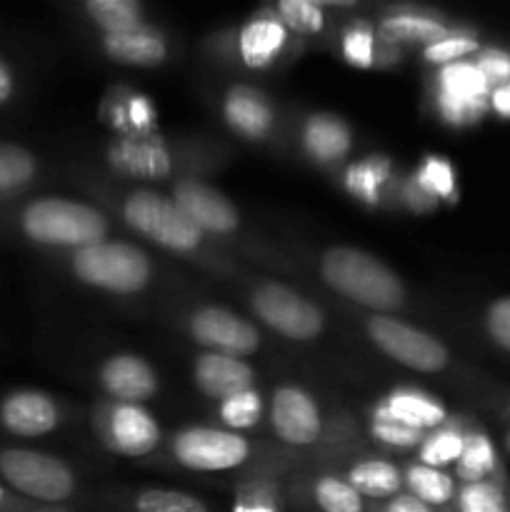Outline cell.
Listing matches in <instances>:
<instances>
[{"label":"cell","mask_w":510,"mask_h":512,"mask_svg":"<svg viewBox=\"0 0 510 512\" xmlns=\"http://www.w3.org/2000/svg\"><path fill=\"white\" fill-rule=\"evenodd\" d=\"M320 275L335 293L370 310H398L405 288L398 275L375 255L358 248H333L320 260Z\"/></svg>","instance_id":"obj_1"},{"label":"cell","mask_w":510,"mask_h":512,"mask_svg":"<svg viewBox=\"0 0 510 512\" xmlns=\"http://www.w3.org/2000/svg\"><path fill=\"white\" fill-rule=\"evenodd\" d=\"M20 228L25 238L40 245L58 248H88L103 243L108 233V220L100 210L68 198L33 200L20 215Z\"/></svg>","instance_id":"obj_2"},{"label":"cell","mask_w":510,"mask_h":512,"mask_svg":"<svg viewBox=\"0 0 510 512\" xmlns=\"http://www.w3.org/2000/svg\"><path fill=\"white\" fill-rule=\"evenodd\" d=\"M73 273L85 285L118 295L140 293L150 283V258L128 243H95L75 250Z\"/></svg>","instance_id":"obj_3"},{"label":"cell","mask_w":510,"mask_h":512,"mask_svg":"<svg viewBox=\"0 0 510 512\" xmlns=\"http://www.w3.org/2000/svg\"><path fill=\"white\" fill-rule=\"evenodd\" d=\"M0 480L40 503H65L75 493V475L63 460L28 448L0 450Z\"/></svg>","instance_id":"obj_4"},{"label":"cell","mask_w":510,"mask_h":512,"mask_svg":"<svg viewBox=\"0 0 510 512\" xmlns=\"http://www.w3.org/2000/svg\"><path fill=\"white\" fill-rule=\"evenodd\" d=\"M123 215L130 228L168 250L188 253L203 240V230L178 208V203L153 190H135L133 195H128Z\"/></svg>","instance_id":"obj_5"},{"label":"cell","mask_w":510,"mask_h":512,"mask_svg":"<svg viewBox=\"0 0 510 512\" xmlns=\"http://www.w3.org/2000/svg\"><path fill=\"white\" fill-rule=\"evenodd\" d=\"M368 335L388 358L418 373H440L450 360L448 348L438 338L390 315H373Z\"/></svg>","instance_id":"obj_6"},{"label":"cell","mask_w":510,"mask_h":512,"mask_svg":"<svg viewBox=\"0 0 510 512\" xmlns=\"http://www.w3.org/2000/svg\"><path fill=\"white\" fill-rule=\"evenodd\" d=\"M253 310L265 325L290 340H313L323 330V310L285 285H260L253 293Z\"/></svg>","instance_id":"obj_7"},{"label":"cell","mask_w":510,"mask_h":512,"mask_svg":"<svg viewBox=\"0 0 510 512\" xmlns=\"http://www.w3.org/2000/svg\"><path fill=\"white\" fill-rule=\"evenodd\" d=\"M175 460L198 473H220L248 460V440L238 433L215 428H188L173 438Z\"/></svg>","instance_id":"obj_8"},{"label":"cell","mask_w":510,"mask_h":512,"mask_svg":"<svg viewBox=\"0 0 510 512\" xmlns=\"http://www.w3.org/2000/svg\"><path fill=\"white\" fill-rule=\"evenodd\" d=\"M190 333L205 348L218 350L220 355H250L258 350L260 335L248 320L225 308H203L190 318Z\"/></svg>","instance_id":"obj_9"},{"label":"cell","mask_w":510,"mask_h":512,"mask_svg":"<svg viewBox=\"0 0 510 512\" xmlns=\"http://www.w3.org/2000/svg\"><path fill=\"white\" fill-rule=\"evenodd\" d=\"M173 200L203 233L205 230L218 235L233 233L240 223V215L235 210V205L220 190L198 183V180H183L175 188Z\"/></svg>","instance_id":"obj_10"},{"label":"cell","mask_w":510,"mask_h":512,"mask_svg":"<svg viewBox=\"0 0 510 512\" xmlns=\"http://www.w3.org/2000/svg\"><path fill=\"white\" fill-rule=\"evenodd\" d=\"M58 405L38 390H15L0 403V425L18 438H40L58 428Z\"/></svg>","instance_id":"obj_11"},{"label":"cell","mask_w":510,"mask_h":512,"mask_svg":"<svg viewBox=\"0 0 510 512\" xmlns=\"http://www.w3.org/2000/svg\"><path fill=\"white\" fill-rule=\"evenodd\" d=\"M273 430L290 445H310L320 435V413L315 400L300 388H280L270 408Z\"/></svg>","instance_id":"obj_12"},{"label":"cell","mask_w":510,"mask_h":512,"mask_svg":"<svg viewBox=\"0 0 510 512\" xmlns=\"http://www.w3.org/2000/svg\"><path fill=\"white\" fill-rule=\"evenodd\" d=\"M100 383L120 403L138 405L158 390L153 368L138 355H113L100 370Z\"/></svg>","instance_id":"obj_13"},{"label":"cell","mask_w":510,"mask_h":512,"mask_svg":"<svg viewBox=\"0 0 510 512\" xmlns=\"http://www.w3.org/2000/svg\"><path fill=\"white\" fill-rule=\"evenodd\" d=\"M108 440L118 453L138 458V455H148L158 445L160 430L148 410L140 405L120 403L118 408L110 410Z\"/></svg>","instance_id":"obj_14"},{"label":"cell","mask_w":510,"mask_h":512,"mask_svg":"<svg viewBox=\"0 0 510 512\" xmlns=\"http://www.w3.org/2000/svg\"><path fill=\"white\" fill-rule=\"evenodd\" d=\"M253 380V370L243 360L230 355L205 353L195 363V383L208 398L228 400L245 390H253Z\"/></svg>","instance_id":"obj_15"},{"label":"cell","mask_w":510,"mask_h":512,"mask_svg":"<svg viewBox=\"0 0 510 512\" xmlns=\"http://www.w3.org/2000/svg\"><path fill=\"white\" fill-rule=\"evenodd\" d=\"M305 150L320 163L343 158L350 150V130L335 115H313L303 133Z\"/></svg>","instance_id":"obj_16"},{"label":"cell","mask_w":510,"mask_h":512,"mask_svg":"<svg viewBox=\"0 0 510 512\" xmlns=\"http://www.w3.org/2000/svg\"><path fill=\"white\" fill-rule=\"evenodd\" d=\"M103 48L110 58L128 65H158L163 63L165 55H168L163 38L148 33V30L105 35Z\"/></svg>","instance_id":"obj_17"},{"label":"cell","mask_w":510,"mask_h":512,"mask_svg":"<svg viewBox=\"0 0 510 512\" xmlns=\"http://www.w3.org/2000/svg\"><path fill=\"white\" fill-rule=\"evenodd\" d=\"M285 45V28L275 18H258L240 33V55L250 68H265Z\"/></svg>","instance_id":"obj_18"},{"label":"cell","mask_w":510,"mask_h":512,"mask_svg":"<svg viewBox=\"0 0 510 512\" xmlns=\"http://www.w3.org/2000/svg\"><path fill=\"white\" fill-rule=\"evenodd\" d=\"M385 408H388V413L395 420H400V423L410 425L415 430L438 428L445 420L443 405L435 403L428 395L415 393V390H398V393L390 395Z\"/></svg>","instance_id":"obj_19"},{"label":"cell","mask_w":510,"mask_h":512,"mask_svg":"<svg viewBox=\"0 0 510 512\" xmlns=\"http://www.w3.org/2000/svg\"><path fill=\"white\" fill-rule=\"evenodd\" d=\"M225 115H228V123L248 138H260L268 133L273 123L268 105L250 90H233L225 100Z\"/></svg>","instance_id":"obj_20"},{"label":"cell","mask_w":510,"mask_h":512,"mask_svg":"<svg viewBox=\"0 0 510 512\" xmlns=\"http://www.w3.org/2000/svg\"><path fill=\"white\" fill-rule=\"evenodd\" d=\"M348 483L365 498H393L400 490V473L395 465L385 460H365L358 463L348 475Z\"/></svg>","instance_id":"obj_21"},{"label":"cell","mask_w":510,"mask_h":512,"mask_svg":"<svg viewBox=\"0 0 510 512\" xmlns=\"http://www.w3.org/2000/svg\"><path fill=\"white\" fill-rule=\"evenodd\" d=\"M380 33L393 43H438L448 38V28L433 18L423 15H390L380 23Z\"/></svg>","instance_id":"obj_22"},{"label":"cell","mask_w":510,"mask_h":512,"mask_svg":"<svg viewBox=\"0 0 510 512\" xmlns=\"http://www.w3.org/2000/svg\"><path fill=\"white\" fill-rule=\"evenodd\" d=\"M85 10L105 30V35L140 30V5L133 0H90Z\"/></svg>","instance_id":"obj_23"},{"label":"cell","mask_w":510,"mask_h":512,"mask_svg":"<svg viewBox=\"0 0 510 512\" xmlns=\"http://www.w3.org/2000/svg\"><path fill=\"white\" fill-rule=\"evenodd\" d=\"M38 163L30 150L15 143H0V198L25 188L33 180Z\"/></svg>","instance_id":"obj_24"},{"label":"cell","mask_w":510,"mask_h":512,"mask_svg":"<svg viewBox=\"0 0 510 512\" xmlns=\"http://www.w3.org/2000/svg\"><path fill=\"white\" fill-rule=\"evenodd\" d=\"M440 93L455 95V98L488 100L490 85L475 68V63H450L440 70Z\"/></svg>","instance_id":"obj_25"},{"label":"cell","mask_w":510,"mask_h":512,"mask_svg":"<svg viewBox=\"0 0 510 512\" xmlns=\"http://www.w3.org/2000/svg\"><path fill=\"white\" fill-rule=\"evenodd\" d=\"M495 448L488 435L475 433L465 438L463 453L458 458V478L465 483H480L488 480L495 470Z\"/></svg>","instance_id":"obj_26"},{"label":"cell","mask_w":510,"mask_h":512,"mask_svg":"<svg viewBox=\"0 0 510 512\" xmlns=\"http://www.w3.org/2000/svg\"><path fill=\"white\" fill-rule=\"evenodd\" d=\"M113 158L125 170L138 175H163L168 170V155L158 143H150V140H140V143L128 140L115 150Z\"/></svg>","instance_id":"obj_27"},{"label":"cell","mask_w":510,"mask_h":512,"mask_svg":"<svg viewBox=\"0 0 510 512\" xmlns=\"http://www.w3.org/2000/svg\"><path fill=\"white\" fill-rule=\"evenodd\" d=\"M408 488L413 490V498L425 505H448L455 495L453 478L428 465H413L408 470Z\"/></svg>","instance_id":"obj_28"},{"label":"cell","mask_w":510,"mask_h":512,"mask_svg":"<svg viewBox=\"0 0 510 512\" xmlns=\"http://www.w3.org/2000/svg\"><path fill=\"white\" fill-rule=\"evenodd\" d=\"M313 498L323 512H365L363 495L348 480L320 478L315 483Z\"/></svg>","instance_id":"obj_29"},{"label":"cell","mask_w":510,"mask_h":512,"mask_svg":"<svg viewBox=\"0 0 510 512\" xmlns=\"http://www.w3.org/2000/svg\"><path fill=\"white\" fill-rule=\"evenodd\" d=\"M133 512H210L200 498L180 490H143L135 495Z\"/></svg>","instance_id":"obj_30"},{"label":"cell","mask_w":510,"mask_h":512,"mask_svg":"<svg viewBox=\"0 0 510 512\" xmlns=\"http://www.w3.org/2000/svg\"><path fill=\"white\" fill-rule=\"evenodd\" d=\"M388 170V160L365 158L363 163L350 165L345 183H348L350 193L363 198L365 203H378V190L385 183V178H388Z\"/></svg>","instance_id":"obj_31"},{"label":"cell","mask_w":510,"mask_h":512,"mask_svg":"<svg viewBox=\"0 0 510 512\" xmlns=\"http://www.w3.org/2000/svg\"><path fill=\"white\" fill-rule=\"evenodd\" d=\"M460 512H510L503 490L495 483H465L458 493Z\"/></svg>","instance_id":"obj_32"},{"label":"cell","mask_w":510,"mask_h":512,"mask_svg":"<svg viewBox=\"0 0 510 512\" xmlns=\"http://www.w3.org/2000/svg\"><path fill=\"white\" fill-rule=\"evenodd\" d=\"M370 433L385 445H395V448H413L423 440V430H415L410 425L400 423L393 415L388 413L385 405H380L373 415V423H370Z\"/></svg>","instance_id":"obj_33"},{"label":"cell","mask_w":510,"mask_h":512,"mask_svg":"<svg viewBox=\"0 0 510 512\" xmlns=\"http://www.w3.org/2000/svg\"><path fill=\"white\" fill-rule=\"evenodd\" d=\"M465 438L458 430H440V433L430 435L420 448V460L428 468H443V465L455 463L463 453Z\"/></svg>","instance_id":"obj_34"},{"label":"cell","mask_w":510,"mask_h":512,"mask_svg":"<svg viewBox=\"0 0 510 512\" xmlns=\"http://www.w3.org/2000/svg\"><path fill=\"white\" fill-rule=\"evenodd\" d=\"M415 185L430 198H450L455 190V175L448 160L428 158L415 175Z\"/></svg>","instance_id":"obj_35"},{"label":"cell","mask_w":510,"mask_h":512,"mask_svg":"<svg viewBox=\"0 0 510 512\" xmlns=\"http://www.w3.org/2000/svg\"><path fill=\"white\" fill-rule=\"evenodd\" d=\"M260 410H263V400L255 390H245V393L233 395V398L223 400L220 405V418L230 428H250V425L258 423Z\"/></svg>","instance_id":"obj_36"},{"label":"cell","mask_w":510,"mask_h":512,"mask_svg":"<svg viewBox=\"0 0 510 512\" xmlns=\"http://www.w3.org/2000/svg\"><path fill=\"white\" fill-rule=\"evenodd\" d=\"M278 13L280 20H285V25L300 30V33H318L325 25L323 8L318 3H310V0H283L278 5Z\"/></svg>","instance_id":"obj_37"},{"label":"cell","mask_w":510,"mask_h":512,"mask_svg":"<svg viewBox=\"0 0 510 512\" xmlns=\"http://www.w3.org/2000/svg\"><path fill=\"white\" fill-rule=\"evenodd\" d=\"M475 50H478V40L470 38V35H448V38L425 48V60L435 65H450L458 63L465 55L475 53Z\"/></svg>","instance_id":"obj_38"},{"label":"cell","mask_w":510,"mask_h":512,"mask_svg":"<svg viewBox=\"0 0 510 512\" xmlns=\"http://www.w3.org/2000/svg\"><path fill=\"white\" fill-rule=\"evenodd\" d=\"M438 108L448 123L453 125H465L475 123L480 115L488 108V100H470V98H455V95H438Z\"/></svg>","instance_id":"obj_39"},{"label":"cell","mask_w":510,"mask_h":512,"mask_svg":"<svg viewBox=\"0 0 510 512\" xmlns=\"http://www.w3.org/2000/svg\"><path fill=\"white\" fill-rule=\"evenodd\" d=\"M485 328H488L493 343L510 353V295L490 303L488 313H485Z\"/></svg>","instance_id":"obj_40"},{"label":"cell","mask_w":510,"mask_h":512,"mask_svg":"<svg viewBox=\"0 0 510 512\" xmlns=\"http://www.w3.org/2000/svg\"><path fill=\"white\" fill-rule=\"evenodd\" d=\"M373 45L375 38L368 28H350L343 38V53L348 63L358 68H370L373 65Z\"/></svg>","instance_id":"obj_41"},{"label":"cell","mask_w":510,"mask_h":512,"mask_svg":"<svg viewBox=\"0 0 510 512\" xmlns=\"http://www.w3.org/2000/svg\"><path fill=\"white\" fill-rule=\"evenodd\" d=\"M475 68L483 73L488 85H495V88H498V85L510 80V53L498 48L483 50V53L478 55V60H475Z\"/></svg>","instance_id":"obj_42"},{"label":"cell","mask_w":510,"mask_h":512,"mask_svg":"<svg viewBox=\"0 0 510 512\" xmlns=\"http://www.w3.org/2000/svg\"><path fill=\"white\" fill-rule=\"evenodd\" d=\"M233 512H278V508H275V500L270 490L253 488L240 495Z\"/></svg>","instance_id":"obj_43"},{"label":"cell","mask_w":510,"mask_h":512,"mask_svg":"<svg viewBox=\"0 0 510 512\" xmlns=\"http://www.w3.org/2000/svg\"><path fill=\"white\" fill-rule=\"evenodd\" d=\"M130 123L135 125V128H148L150 120H153V108H150V103L145 98H133L130 100Z\"/></svg>","instance_id":"obj_44"},{"label":"cell","mask_w":510,"mask_h":512,"mask_svg":"<svg viewBox=\"0 0 510 512\" xmlns=\"http://www.w3.org/2000/svg\"><path fill=\"white\" fill-rule=\"evenodd\" d=\"M385 512H433V510H430V505L420 503L418 498H413V495H398V498H393L388 505H385Z\"/></svg>","instance_id":"obj_45"},{"label":"cell","mask_w":510,"mask_h":512,"mask_svg":"<svg viewBox=\"0 0 510 512\" xmlns=\"http://www.w3.org/2000/svg\"><path fill=\"white\" fill-rule=\"evenodd\" d=\"M490 105H493V110L498 115L510 118V80L498 85V88H493V93H490Z\"/></svg>","instance_id":"obj_46"},{"label":"cell","mask_w":510,"mask_h":512,"mask_svg":"<svg viewBox=\"0 0 510 512\" xmlns=\"http://www.w3.org/2000/svg\"><path fill=\"white\" fill-rule=\"evenodd\" d=\"M10 95H13V73H10L8 65L0 60V105L8 103Z\"/></svg>","instance_id":"obj_47"},{"label":"cell","mask_w":510,"mask_h":512,"mask_svg":"<svg viewBox=\"0 0 510 512\" xmlns=\"http://www.w3.org/2000/svg\"><path fill=\"white\" fill-rule=\"evenodd\" d=\"M0 512H13V505H10L8 493H5L3 488H0Z\"/></svg>","instance_id":"obj_48"},{"label":"cell","mask_w":510,"mask_h":512,"mask_svg":"<svg viewBox=\"0 0 510 512\" xmlns=\"http://www.w3.org/2000/svg\"><path fill=\"white\" fill-rule=\"evenodd\" d=\"M505 445H508V453H510V433H508V438H505Z\"/></svg>","instance_id":"obj_49"}]
</instances>
